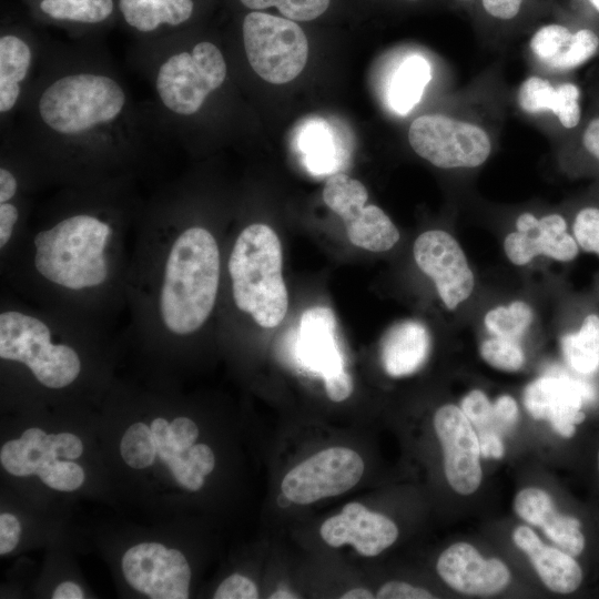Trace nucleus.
I'll return each instance as SVG.
<instances>
[{
  "label": "nucleus",
  "instance_id": "bb28decb",
  "mask_svg": "<svg viewBox=\"0 0 599 599\" xmlns=\"http://www.w3.org/2000/svg\"><path fill=\"white\" fill-rule=\"evenodd\" d=\"M566 363L576 373L591 375L599 369V316L589 314L577 332L560 339Z\"/></svg>",
  "mask_w": 599,
  "mask_h": 599
},
{
  "label": "nucleus",
  "instance_id": "39448f33",
  "mask_svg": "<svg viewBox=\"0 0 599 599\" xmlns=\"http://www.w3.org/2000/svg\"><path fill=\"white\" fill-rule=\"evenodd\" d=\"M0 357L27 365L37 380L49 388L70 385L81 370L73 348L52 343L47 324L18 311L0 314Z\"/></svg>",
  "mask_w": 599,
  "mask_h": 599
},
{
  "label": "nucleus",
  "instance_id": "393cba45",
  "mask_svg": "<svg viewBox=\"0 0 599 599\" xmlns=\"http://www.w3.org/2000/svg\"><path fill=\"white\" fill-rule=\"evenodd\" d=\"M31 65V49L17 35L6 34L0 39V111L7 113L17 103L21 82Z\"/></svg>",
  "mask_w": 599,
  "mask_h": 599
},
{
  "label": "nucleus",
  "instance_id": "052dcab7",
  "mask_svg": "<svg viewBox=\"0 0 599 599\" xmlns=\"http://www.w3.org/2000/svg\"><path fill=\"white\" fill-rule=\"evenodd\" d=\"M598 470H599V451H598Z\"/></svg>",
  "mask_w": 599,
  "mask_h": 599
},
{
  "label": "nucleus",
  "instance_id": "20e7f679",
  "mask_svg": "<svg viewBox=\"0 0 599 599\" xmlns=\"http://www.w3.org/2000/svg\"><path fill=\"white\" fill-rule=\"evenodd\" d=\"M126 97L112 78L97 73L61 77L42 92L38 112L42 122L61 135H78L113 122Z\"/></svg>",
  "mask_w": 599,
  "mask_h": 599
},
{
  "label": "nucleus",
  "instance_id": "2eb2a0df",
  "mask_svg": "<svg viewBox=\"0 0 599 599\" xmlns=\"http://www.w3.org/2000/svg\"><path fill=\"white\" fill-rule=\"evenodd\" d=\"M319 534L331 547L352 545L359 555L375 557L396 541L398 528L388 517L363 504L348 502L322 524Z\"/></svg>",
  "mask_w": 599,
  "mask_h": 599
},
{
  "label": "nucleus",
  "instance_id": "864d4df0",
  "mask_svg": "<svg viewBox=\"0 0 599 599\" xmlns=\"http://www.w3.org/2000/svg\"><path fill=\"white\" fill-rule=\"evenodd\" d=\"M17 180L7 169H0V203L10 201L17 192Z\"/></svg>",
  "mask_w": 599,
  "mask_h": 599
},
{
  "label": "nucleus",
  "instance_id": "de8ad7c7",
  "mask_svg": "<svg viewBox=\"0 0 599 599\" xmlns=\"http://www.w3.org/2000/svg\"><path fill=\"white\" fill-rule=\"evenodd\" d=\"M493 405L501 430L505 432L512 427L518 417V406L516 400L509 395H501Z\"/></svg>",
  "mask_w": 599,
  "mask_h": 599
},
{
  "label": "nucleus",
  "instance_id": "a19ab883",
  "mask_svg": "<svg viewBox=\"0 0 599 599\" xmlns=\"http://www.w3.org/2000/svg\"><path fill=\"white\" fill-rule=\"evenodd\" d=\"M215 599H256V585L245 576L234 573L225 578L214 592Z\"/></svg>",
  "mask_w": 599,
  "mask_h": 599
},
{
  "label": "nucleus",
  "instance_id": "49530a36",
  "mask_svg": "<svg viewBox=\"0 0 599 599\" xmlns=\"http://www.w3.org/2000/svg\"><path fill=\"white\" fill-rule=\"evenodd\" d=\"M189 463L195 471L202 476H207L212 473L215 466V456L213 450L205 444L193 445L186 451Z\"/></svg>",
  "mask_w": 599,
  "mask_h": 599
},
{
  "label": "nucleus",
  "instance_id": "e433bc0d",
  "mask_svg": "<svg viewBox=\"0 0 599 599\" xmlns=\"http://www.w3.org/2000/svg\"><path fill=\"white\" fill-rule=\"evenodd\" d=\"M48 487L60 491L78 489L84 481L83 468L73 461L53 460L43 465L38 474Z\"/></svg>",
  "mask_w": 599,
  "mask_h": 599
},
{
  "label": "nucleus",
  "instance_id": "603ef678",
  "mask_svg": "<svg viewBox=\"0 0 599 599\" xmlns=\"http://www.w3.org/2000/svg\"><path fill=\"white\" fill-rule=\"evenodd\" d=\"M585 149L599 161V118L593 119L582 136Z\"/></svg>",
  "mask_w": 599,
  "mask_h": 599
},
{
  "label": "nucleus",
  "instance_id": "58836bf2",
  "mask_svg": "<svg viewBox=\"0 0 599 599\" xmlns=\"http://www.w3.org/2000/svg\"><path fill=\"white\" fill-rule=\"evenodd\" d=\"M579 247L599 255V209L585 207L578 212L572 225Z\"/></svg>",
  "mask_w": 599,
  "mask_h": 599
},
{
  "label": "nucleus",
  "instance_id": "ddd939ff",
  "mask_svg": "<svg viewBox=\"0 0 599 599\" xmlns=\"http://www.w3.org/2000/svg\"><path fill=\"white\" fill-rule=\"evenodd\" d=\"M596 397L595 387L564 372L544 375L524 390V405L535 419L548 420L562 437H571L575 425L585 420V403Z\"/></svg>",
  "mask_w": 599,
  "mask_h": 599
},
{
  "label": "nucleus",
  "instance_id": "79ce46f5",
  "mask_svg": "<svg viewBox=\"0 0 599 599\" xmlns=\"http://www.w3.org/2000/svg\"><path fill=\"white\" fill-rule=\"evenodd\" d=\"M199 437L197 425L187 417H176L170 423L169 438L179 451L190 449Z\"/></svg>",
  "mask_w": 599,
  "mask_h": 599
},
{
  "label": "nucleus",
  "instance_id": "3c124183",
  "mask_svg": "<svg viewBox=\"0 0 599 599\" xmlns=\"http://www.w3.org/2000/svg\"><path fill=\"white\" fill-rule=\"evenodd\" d=\"M480 455L483 457L501 458L504 445L500 435L494 432L477 434Z\"/></svg>",
  "mask_w": 599,
  "mask_h": 599
},
{
  "label": "nucleus",
  "instance_id": "a211bd4d",
  "mask_svg": "<svg viewBox=\"0 0 599 599\" xmlns=\"http://www.w3.org/2000/svg\"><path fill=\"white\" fill-rule=\"evenodd\" d=\"M297 354L302 363L323 378L344 368L337 339V323L326 306L306 309L300 321Z\"/></svg>",
  "mask_w": 599,
  "mask_h": 599
},
{
  "label": "nucleus",
  "instance_id": "4d7b16f0",
  "mask_svg": "<svg viewBox=\"0 0 599 599\" xmlns=\"http://www.w3.org/2000/svg\"><path fill=\"white\" fill-rule=\"evenodd\" d=\"M342 599H373V593L362 587L351 589L341 596Z\"/></svg>",
  "mask_w": 599,
  "mask_h": 599
},
{
  "label": "nucleus",
  "instance_id": "f8f14e48",
  "mask_svg": "<svg viewBox=\"0 0 599 599\" xmlns=\"http://www.w3.org/2000/svg\"><path fill=\"white\" fill-rule=\"evenodd\" d=\"M414 258L430 277L448 309H455L473 293L475 277L466 255L454 236L443 230L422 233L415 241Z\"/></svg>",
  "mask_w": 599,
  "mask_h": 599
},
{
  "label": "nucleus",
  "instance_id": "412c9836",
  "mask_svg": "<svg viewBox=\"0 0 599 599\" xmlns=\"http://www.w3.org/2000/svg\"><path fill=\"white\" fill-rule=\"evenodd\" d=\"M512 540L529 557L541 581L550 590L570 593L581 583L582 571L572 556L545 545L529 527H517Z\"/></svg>",
  "mask_w": 599,
  "mask_h": 599
},
{
  "label": "nucleus",
  "instance_id": "6ab92c4d",
  "mask_svg": "<svg viewBox=\"0 0 599 599\" xmlns=\"http://www.w3.org/2000/svg\"><path fill=\"white\" fill-rule=\"evenodd\" d=\"M504 250L512 264L521 266L539 255L569 262L577 256L579 245L567 232L566 220L559 214H549L530 231L509 233L505 237Z\"/></svg>",
  "mask_w": 599,
  "mask_h": 599
},
{
  "label": "nucleus",
  "instance_id": "5fc2aeb1",
  "mask_svg": "<svg viewBox=\"0 0 599 599\" xmlns=\"http://www.w3.org/2000/svg\"><path fill=\"white\" fill-rule=\"evenodd\" d=\"M53 599H83L84 592L79 585L72 581H64L57 586L52 593Z\"/></svg>",
  "mask_w": 599,
  "mask_h": 599
},
{
  "label": "nucleus",
  "instance_id": "7c9ffc66",
  "mask_svg": "<svg viewBox=\"0 0 599 599\" xmlns=\"http://www.w3.org/2000/svg\"><path fill=\"white\" fill-rule=\"evenodd\" d=\"M120 453L125 464L134 469L150 467L158 454L151 427L141 422L129 426L122 436Z\"/></svg>",
  "mask_w": 599,
  "mask_h": 599
},
{
  "label": "nucleus",
  "instance_id": "f704fd0d",
  "mask_svg": "<svg viewBox=\"0 0 599 599\" xmlns=\"http://www.w3.org/2000/svg\"><path fill=\"white\" fill-rule=\"evenodd\" d=\"M598 47V35L589 29H581L572 34L566 49L548 64L559 70L576 68L589 60L597 52Z\"/></svg>",
  "mask_w": 599,
  "mask_h": 599
},
{
  "label": "nucleus",
  "instance_id": "c9c22d12",
  "mask_svg": "<svg viewBox=\"0 0 599 599\" xmlns=\"http://www.w3.org/2000/svg\"><path fill=\"white\" fill-rule=\"evenodd\" d=\"M460 408L469 419L477 434L494 432L502 433L494 410V405L489 402L484 392L474 389L461 400Z\"/></svg>",
  "mask_w": 599,
  "mask_h": 599
},
{
  "label": "nucleus",
  "instance_id": "7ed1b4c3",
  "mask_svg": "<svg viewBox=\"0 0 599 599\" xmlns=\"http://www.w3.org/2000/svg\"><path fill=\"white\" fill-rule=\"evenodd\" d=\"M110 234V225L94 215L65 217L34 236V267L63 288L97 287L109 276L105 248Z\"/></svg>",
  "mask_w": 599,
  "mask_h": 599
},
{
  "label": "nucleus",
  "instance_id": "cd10ccee",
  "mask_svg": "<svg viewBox=\"0 0 599 599\" xmlns=\"http://www.w3.org/2000/svg\"><path fill=\"white\" fill-rule=\"evenodd\" d=\"M150 427L158 455L166 464L174 479L190 491L200 490L204 485V476L195 471L189 463L187 450L182 453L172 446L169 438L170 423L163 417H158L152 420Z\"/></svg>",
  "mask_w": 599,
  "mask_h": 599
},
{
  "label": "nucleus",
  "instance_id": "1a4fd4ad",
  "mask_svg": "<svg viewBox=\"0 0 599 599\" xmlns=\"http://www.w3.org/2000/svg\"><path fill=\"white\" fill-rule=\"evenodd\" d=\"M364 184L345 173L328 176L323 190L325 204L344 222L349 242L370 252H386L399 241V232L376 205H365Z\"/></svg>",
  "mask_w": 599,
  "mask_h": 599
},
{
  "label": "nucleus",
  "instance_id": "c85d7f7f",
  "mask_svg": "<svg viewBox=\"0 0 599 599\" xmlns=\"http://www.w3.org/2000/svg\"><path fill=\"white\" fill-rule=\"evenodd\" d=\"M532 319L531 307L524 301H515L506 306H497L488 311L484 317V324L491 335L518 342Z\"/></svg>",
  "mask_w": 599,
  "mask_h": 599
},
{
  "label": "nucleus",
  "instance_id": "4c0bfd02",
  "mask_svg": "<svg viewBox=\"0 0 599 599\" xmlns=\"http://www.w3.org/2000/svg\"><path fill=\"white\" fill-rule=\"evenodd\" d=\"M571 37L572 33L564 26H545L531 38L530 49L540 60L549 63L566 49Z\"/></svg>",
  "mask_w": 599,
  "mask_h": 599
},
{
  "label": "nucleus",
  "instance_id": "2f4dec72",
  "mask_svg": "<svg viewBox=\"0 0 599 599\" xmlns=\"http://www.w3.org/2000/svg\"><path fill=\"white\" fill-rule=\"evenodd\" d=\"M518 102L520 108L529 113L550 110L556 114L559 102V92L549 81L538 77H530L519 89Z\"/></svg>",
  "mask_w": 599,
  "mask_h": 599
},
{
  "label": "nucleus",
  "instance_id": "37998d69",
  "mask_svg": "<svg viewBox=\"0 0 599 599\" xmlns=\"http://www.w3.org/2000/svg\"><path fill=\"white\" fill-rule=\"evenodd\" d=\"M378 599H430L434 596L426 589L403 581H389L380 587Z\"/></svg>",
  "mask_w": 599,
  "mask_h": 599
},
{
  "label": "nucleus",
  "instance_id": "473e14b6",
  "mask_svg": "<svg viewBox=\"0 0 599 599\" xmlns=\"http://www.w3.org/2000/svg\"><path fill=\"white\" fill-rule=\"evenodd\" d=\"M246 8L262 10L276 7L287 19L311 21L323 14L331 0H240Z\"/></svg>",
  "mask_w": 599,
  "mask_h": 599
},
{
  "label": "nucleus",
  "instance_id": "0eeeda50",
  "mask_svg": "<svg viewBox=\"0 0 599 599\" xmlns=\"http://www.w3.org/2000/svg\"><path fill=\"white\" fill-rule=\"evenodd\" d=\"M226 78V63L220 49L209 42L192 51L170 55L159 68L155 89L162 104L172 113L192 115Z\"/></svg>",
  "mask_w": 599,
  "mask_h": 599
},
{
  "label": "nucleus",
  "instance_id": "f257e3e1",
  "mask_svg": "<svg viewBox=\"0 0 599 599\" xmlns=\"http://www.w3.org/2000/svg\"><path fill=\"white\" fill-rule=\"evenodd\" d=\"M220 252L214 236L202 226L183 231L173 242L164 266L160 313L177 335L196 332L215 305Z\"/></svg>",
  "mask_w": 599,
  "mask_h": 599
},
{
  "label": "nucleus",
  "instance_id": "13d9d810",
  "mask_svg": "<svg viewBox=\"0 0 599 599\" xmlns=\"http://www.w3.org/2000/svg\"><path fill=\"white\" fill-rule=\"evenodd\" d=\"M271 599H296L297 596H295L294 593L287 591V590H277L273 593H271V596L268 597Z\"/></svg>",
  "mask_w": 599,
  "mask_h": 599
},
{
  "label": "nucleus",
  "instance_id": "72a5a7b5",
  "mask_svg": "<svg viewBox=\"0 0 599 599\" xmlns=\"http://www.w3.org/2000/svg\"><path fill=\"white\" fill-rule=\"evenodd\" d=\"M480 355L490 366L507 372H516L525 363V354L518 342L496 336L483 342Z\"/></svg>",
  "mask_w": 599,
  "mask_h": 599
},
{
  "label": "nucleus",
  "instance_id": "aec40b11",
  "mask_svg": "<svg viewBox=\"0 0 599 599\" xmlns=\"http://www.w3.org/2000/svg\"><path fill=\"white\" fill-rule=\"evenodd\" d=\"M514 508L525 521L540 527L565 552L576 557L583 550L585 537L580 531V521L557 512L551 497L545 490L535 487L520 490L515 497Z\"/></svg>",
  "mask_w": 599,
  "mask_h": 599
},
{
  "label": "nucleus",
  "instance_id": "a878e982",
  "mask_svg": "<svg viewBox=\"0 0 599 599\" xmlns=\"http://www.w3.org/2000/svg\"><path fill=\"white\" fill-rule=\"evenodd\" d=\"M430 78L432 68L424 57H407L390 80L388 101L392 109L402 115L409 113L419 102Z\"/></svg>",
  "mask_w": 599,
  "mask_h": 599
},
{
  "label": "nucleus",
  "instance_id": "dca6fc26",
  "mask_svg": "<svg viewBox=\"0 0 599 599\" xmlns=\"http://www.w3.org/2000/svg\"><path fill=\"white\" fill-rule=\"evenodd\" d=\"M436 569L449 587L467 595H493L510 581V572L502 561L484 558L467 542H456L444 550Z\"/></svg>",
  "mask_w": 599,
  "mask_h": 599
},
{
  "label": "nucleus",
  "instance_id": "9b49d317",
  "mask_svg": "<svg viewBox=\"0 0 599 599\" xmlns=\"http://www.w3.org/2000/svg\"><path fill=\"white\" fill-rule=\"evenodd\" d=\"M128 583L152 599H186L191 569L184 555L159 542H141L122 557Z\"/></svg>",
  "mask_w": 599,
  "mask_h": 599
},
{
  "label": "nucleus",
  "instance_id": "4468645a",
  "mask_svg": "<svg viewBox=\"0 0 599 599\" xmlns=\"http://www.w3.org/2000/svg\"><path fill=\"white\" fill-rule=\"evenodd\" d=\"M434 428L444 451L448 484L460 495L476 491L481 481L478 436L461 408L447 404L437 409Z\"/></svg>",
  "mask_w": 599,
  "mask_h": 599
},
{
  "label": "nucleus",
  "instance_id": "ea45409f",
  "mask_svg": "<svg viewBox=\"0 0 599 599\" xmlns=\"http://www.w3.org/2000/svg\"><path fill=\"white\" fill-rule=\"evenodd\" d=\"M557 89L559 92V102L556 115L565 128H575L581 116L578 103L579 89L572 83H564Z\"/></svg>",
  "mask_w": 599,
  "mask_h": 599
},
{
  "label": "nucleus",
  "instance_id": "6e6d98bb",
  "mask_svg": "<svg viewBox=\"0 0 599 599\" xmlns=\"http://www.w3.org/2000/svg\"><path fill=\"white\" fill-rule=\"evenodd\" d=\"M538 223L539 219H537L534 214L526 212L518 216L516 227L519 232H527L535 229Z\"/></svg>",
  "mask_w": 599,
  "mask_h": 599
},
{
  "label": "nucleus",
  "instance_id": "9d476101",
  "mask_svg": "<svg viewBox=\"0 0 599 599\" xmlns=\"http://www.w3.org/2000/svg\"><path fill=\"white\" fill-rule=\"evenodd\" d=\"M364 461L355 450L329 447L292 468L283 478V495L294 504L308 505L338 496L362 478Z\"/></svg>",
  "mask_w": 599,
  "mask_h": 599
},
{
  "label": "nucleus",
  "instance_id": "f3484780",
  "mask_svg": "<svg viewBox=\"0 0 599 599\" xmlns=\"http://www.w3.org/2000/svg\"><path fill=\"white\" fill-rule=\"evenodd\" d=\"M81 439L71 433L47 434L43 429H26L21 437L4 443L0 461L4 470L17 477L37 475L39 469L59 458L77 459L82 455Z\"/></svg>",
  "mask_w": 599,
  "mask_h": 599
},
{
  "label": "nucleus",
  "instance_id": "c756f323",
  "mask_svg": "<svg viewBox=\"0 0 599 599\" xmlns=\"http://www.w3.org/2000/svg\"><path fill=\"white\" fill-rule=\"evenodd\" d=\"M41 10L57 20L97 23L113 10L112 0H42Z\"/></svg>",
  "mask_w": 599,
  "mask_h": 599
},
{
  "label": "nucleus",
  "instance_id": "423d86ee",
  "mask_svg": "<svg viewBox=\"0 0 599 599\" xmlns=\"http://www.w3.org/2000/svg\"><path fill=\"white\" fill-rule=\"evenodd\" d=\"M243 43L252 69L266 82L283 84L305 68L308 42L291 19L251 12L243 21Z\"/></svg>",
  "mask_w": 599,
  "mask_h": 599
},
{
  "label": "nucleus",
  "instance_id": "b1692460",
  "mask_svg": "<svg viewBox=\"0 0 599 599\" xmlns=\"http://www.w3.org/2000/svg\"><path fill=\"white\" fill-rule=\"evenodd\" d=\"M126 23L142 32H150L166 23L177 26L193 12L192 0H120Z\"/></svg>",
  "mask_w": 599,
  "mask_h": 599
},
{
  "label": "nucleus",
  "instance_id": "5701e85b",
  "mask_svg": "<svg viewBox=\"0 0 599 599\" xmlns=\"http://www.w3.org/2000/svg\"><path fill=\"white\" fill-rule=\"evenodd\" d=\"M297 146L307 170L317 175L334 174L344 162L339 139L322 119L305 122L298 131Z\"/></svg>",
  "mask_w": 599,
  "mask_h": 599
},
{
  "label": "nucleus",
  "instance_id": "8fccbe9b",
  "mask_svg": "<svg viewBox=\"0 0 599 599\" xmlns=\"http://www.w3.org/2000/svg\"><path fill=\"white\" fill-rule=\"evenodd\" d=\"M522 0H483L485 10L498 19L509 20L519 12Z\"/></svg>",
  "mask_w": 599,
  "mask_h": 599
},
{
  "label": "nucleus",
  "instance_id": "6e6552de",
  "mask_svg": "<svg viewBox=\"0 0 599 599\" xmlns=\"http://www.w3.org/2000/svg\"><path fill=\"white\" fill-rule=\"evenodd\" d=\"M413 150L441 169L476 167L489 156L491 144L479 126L443 114H426L408 130Z\"/></svg>",
  "mask_w": 599,
  "mask_h": 599
},
{
  "label": "nucleus",
  "instance_id": "f03ea898",
  "mask_svg": "<svg viewBox=\"0 0 599 599\" xmlns=\"http://www.w3.org/2000/svg\"><path fill=\"white\" fill-rule=\"evenodd\" d=\"M234 303L264 328H274L288 308L283 254L275 231L262 223L246 226L229 260Z\"/></svg>",
  "mask_w": 599,
  "mask_h": 599
},
{
  "label": "nucleus",
  "instance_id": "09e8293b",
  "mask_svg": "<svg viewBox=\"0 0 599 599\" xmlns=\"http://www.w3.org/2000/svg\"><path fill=\"white\" fill-rule=\"evenodd\" d=\"M19 211L11 203H0V247L3 248L10 241L13 227L18 221Z\"/></svg>",
  "mask_w": 599,
  "mask_h": 599
},
{
  "label": "nucleus",
  "instance_id": "c03bdc74",
  "mask_svg": "<svg viewBox=\"0 0 599 599\" xmlns=\"http://www.w3.org/2000/svg\"><path fill=\"white\" fill-rule=\"evenodd\" d=\"M21 535V525L18 518L9 512L0 515V555L3 556L12 551Z\"/></svg>",
  "mask_w": 599,
  "mask_h": 599
},
{
  "label": "nucleus",
  "instance_id": "bf43d9fd",
  "mask_svg": "<svg viewBox=\"0 0 599 599\" xmlns=\"http://www.w3.org/2000/svg\"><path fill=\"white\" fill-rule=\"evenodd\" d=\"M590 2L599 11V0H590Z\"/></svg>",
  "mask_w": 599,
  "mask_h": 599
},
{
  "label": "nucleus",
  "instance_id": "4be33fe9",
  "mask_svg": "<svg viewBox=\"0 0 599 599\" xmlns=\"http://www.w3.org/2000/svg\"><path fill=\"white\" fill-rule=\"evenodd\" d=\"M430 351L427 327L415 319L393 325L382 341V363L385 372L402 377L417 372L426 362Z\"/></svg>",
  "mask_w": 599,
  "mask_h": 599
},
{
  "label": "nucleus",
  "instance_id": "a18cd8bd",
  "mask_svg": "<svg viewBox=\"0 0 599 599\" xmlns=\"http://www.w3.org/2000/svg\"><path fill=\"white\" fill-rule=\"evenodd\" d=\"M323 379L325 392L328 398L333 402H343L353 393V379L346 369L326 376Z\"/></svg>",
  "mask_w": 599,
  "mask_h": 599
}]
</instances>
